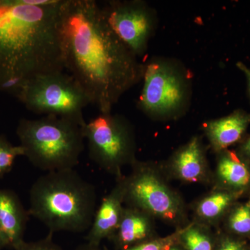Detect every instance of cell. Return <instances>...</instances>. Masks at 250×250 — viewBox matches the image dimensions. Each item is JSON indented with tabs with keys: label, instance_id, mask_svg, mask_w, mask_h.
Instances as JSON below:
<instances>
[{
	"label": "cell",
	"instance_id": "cell-1",
	"mask_svg": "<svg viewBox=\"0 0 250 250\" xmlns=\"http://www.w3.org/2000/svg\"><path fill=\"white\" fill-rule=\"evenodd\" d=\"M62 34L64 68L100 113H111L143 81L145 62L117 35L95 0H65Z\"/></svg>",
	"mask_w": 250,
	"mask_h": 250
},
{
	"label": "cell",
	"instance_id": "cell-2",
	"mask_svg": "<svg viewBox=\"0 0 250 250\" xmlns=\"http://www.w3.org/2000/svg\"><path fill=\"white\" fill-rule=\"evenodd\" d=\"M65 0H0V91L18 99L34 77L63 71Z\"/></svg>",
	"mask_w": 250,
	"mask_h": 250
},
{
	"label": "cell",
	"instance_id": "cell-3",
	"mask_svg": "<svg viewBox=\"0 0 250 250\" xmlns=\"http://www.w3.org/2000/svg\"><path fill=\"white\" fill-rule=\"evenodd\" d=\"M96 207L95 186L74 169L46 172L29 190V215L52 233L88 231Z\"/></svg>",
	"mask_w": 250,
	"mask_h": 250
},
{
	"label": "cell",
	"instance_id": "cell-4",
	"mask_svg": "<svg viewBox=\"0 0 250 250\" xmlns=\"http://www.w3.org/2000/svg\"><path fill=\"white\" fill-rule=\"evenodd\" d=\"M83 126L56 116L22 118L16 134L24 156L46 172L74 169L85 149Z\"/></svg>",
	"mask_w": 250,
	"mask_h": 250
},
{
	"label": "cell",
	"instance_id": "cell-5",
	"mask_svg": "<svg viewBox=\"0 0 250 250\" xmlns=\"http://www.w3.org/2000/svg\"><path fill=\"white\" fill-rule=\"evenodd\" d=\"M138 108L154 121L179 119L190 109L192 80L179 59L156 56L145 62Z\"/></svg>",
	"mask_w": 250,
	"mask_h": 250
},
{
	"label": "cell",
	"instance_id": "cell-6",
	"mask_svg": "<svg viewBox=\"0 0 250 250\" xmlns=\"http://www.w3.org/2000/svg\"><path fill=\"white\" fill-rule=\"evenodd\" d=\"M36 114L67 118L84 126L83 109L90 101L72 75L56 71L34 77L24 85L18 98Z\"/></svg>",
	"mask_w": 250,
	"mask_h": 250
},
{
	"label": "cell",
	"instance_id": "cell-7",
	"mask_svg": "<svg viewBox=\"0 0 250 250\" xmlns=\"http://www.w3.org/2000/svg\"><path fill=\"white\" fill-rule=\"evenodd\" d=\"M83 130L90 159L118 179L123 167L137 160L134 126L125 116L100 113Z\"/></svg>",
	"mask_w": 250,
	"mask_h": 250
},
{
	"label": "cell",
	"instance_id": "cell-8",
	"mask_svg": "<svg viewBox=\"0 0 250 250\" xmlns=\"http://www.w3.org/2000/svg\"><path fill=\"white\" fill-rule=\"evenodd\" d=\"M129 177L123 178L125 203L171 223L184 216L180 197L166 184L151 164L136 160Z\"/></svg>",
	"mask_w": 250,
	"mask_h": 250
},
{
	"label": "cell",
	"instance_id": "cell-9",
	"mask_svg": "<svg viewBox=\"0 0 250 250\" xmlns=\"http://www.w3.org/2000/svg\"><path fill=\"white\" fill-rule=\"evenodd\" d=\"M102 8L120 39L138 58L144 57L157 28L156 10L142 0L108 1Z\"/></svg>",
	"mask_w": 250,
	"mask_h": 250
},
{
	"label": "cell",
	"instance_id": "cell-10",
	"mask_svg": "<svg viewBox=\"0 0 250 250\" xmlns=\"http://www.w3.org/2000/svg\"><path fill=\"white\" fill-rule=\"evenodd\" d=\"M116 187L104 197L95 212L93 223L85 237L87 243L101 245L104 239H110L116 232L123 215L125 203L123 177L118 178Z\"/></svg>",
	"mask_w": 250,
	"mask_h": 250
},
{
	"label": "cell",
	"instance_id": "cell-11",
	"mask_svg": "<svg viewBox=\"0 0 250 250\" xmlns=\"http://www.w3.org/2000/svg\"><path fill=\"white\" fill-rule=\"evenodd\" d=\"M29 217L16 192L0 189V237L4 248L15 250L24 241Z\"/></svg>",
	"mask_w": 250,
	"mask_h": 250
},
{
	"label": "cell",
	"instance_id": "cell-12",
	"mask_svg": "<svg viewBox=\"0 0 250 250\" xmlns=\"http://www.w3.org/2000/svg\"><path fill=\"white\" fill-rule=\"evenodd\" d=\"M169 167L177 179L195 183L205 180L207 177L205 148L200 136L191 138L172 154Z\"/></svg>",
	"mask_w": 250,
	"mask_h": 250
},
{
	"label": "cell",
	"instance_id": "cell-13",
	"mask_svg": "<svg viewBox=\"0 0 250 250\" xmlns=\"http://www.w3.org/2000/svg\"><path fill=\"white\" fill-rule=\"evenodd\" d=\"M250 125V113L237 109L228 116L207 122L204 131L212 149L219 153L239 142Z\"/></svg>",
	"mask_w": 250,
	"mask_h": 250
},
{
	"label": "cell",
	"instance_id": "cell-14",
	"mask_svg": "<svg viewBox=\"0 0 250 250\" xmlns=\"http://www.w3.org/2000/svg\"><path fill=\"white\" fill-rule=\"evenodd\" d=\"M152 217L134 207H124L121 221L111 238L116 250H124L152 239Z\"/></svg>",
	"mask_w": 250,
	"mask_h": 250
},
{
	"label": "cell",
	"instance_id": "cell-15",
	"mask_svg": "<svg viewBox=\"0 0 250 250\" xmlns=\"http://www.w3.org/2000/svg\"><path fill=\"white\" fill-rule=\"evenodd\" d=\"M217 180L222 189L243 194L250 189V162L236 151L218 153Z\"/></svg>",
	"mask_w": 250,
	"mask_h": 250
},
{
	"label": "cell",
	"instance_id": "cell-16",
	"mask_svg": "<svg viewBox=\"0 0 250 250\" xmlns=\"http://www.w3.org/2000/svg\"><path fill=\"white\" fill-rule=\"evenodd\" d=\"M241 194L220 189L202 199L196 207V215L205 223H213L231 209Z\"/></svg>",
	"mask_w": 250,
	"mask_h": 250
},
{
	"label": "cell",
	"instance_id": "cell-17",
	"mask_svg": "<svg viewBox=\"0 0 250 250\" xmlns=\"http://www.w3.org/2000/svg\"><path fill=\"white\" fill-rule=\"evenodd\" d=\"M179 243L184 250H215L209 232L200 225H192L182 229Z\"/></svg>",
	"mask_w": 250,
	"mask_h": 250
},
{
	"label": "cell",
	"instance_id": "cell-18",
	"mask_svg": "<svg viewBox=\"0 0 250 250\" xmlns=\"http://www.w3.org/2000/svg\"><path fill=\"white\" fill-rule=\"evenodd\" d=\"M227 226L233 236L250 237V200L231 208Z\"/></svg>",
	"mask_w": 250,
	"mask_h": 250
},
{
	"label": "cell",
	"instance_id": "cell-19",
	"mask_svg": "<svg viewBox=\"0 0 250 250\" xmlns=\"http://www.w3.org/2000/svg\"><path fill=\"white\" fill-rule=\"evenodd\" d=\"M24 155L20 146H14L3 135H0V179L12 170L18 156Z\"/></svg>",
	"mask_w": 250,
	"mask_h": 250
},
{
	"label": "cell",
	"instance_id": "cell-20",
	"mask_svg": "<svg viewBox=\"0 0 250 250\" xmlns=\"http://www.w3.org/2000/svg\"><path fill=\"white\" fill-rule=\"evenodd\" d=\"M182 230L164 238H152L124 250H168L179 243Z\"/></svg>",
	"mask_w": 250,
	"mask_h": 250
},
{
	"label": "cell",
	"instance_id": "cell-21",
	"mask_svg": "<svg viewBox=\"0 0 250 250\" xmlns=\"http://www.w3.org/2000/svg\"><path fill=\"white\" fill-rule=\"evenodd\" d=\"M54 233L49 232L45 238L34 242L24 241L14 250H63L53 240Z\"/></svg>",
	"mask_w": 250,
	"mask_h": 250
},
{
	"label": "cell",
	"instance_id": "cell-22",
	"mask_svg": "<svg viewBox=\"0 0 250 250\" xmlns=\"http://www.w3.org/2000/svg\"><path fill=\"white\" fill-rule=\"evenodd\" d=\"M249 247L243 238L233 235H224L219 239L215 250H249Z\"/></svg>",
	"mask_w": 250,
	"mask_h": 250
},
{
	"label": "cell",
	"instance_id": "cell-23",
	"mask_svg": "<svg viewBox=\"0 0 250 250\" xmlns=\"http://www.w3.org/2000/svg\"><path fill=\"white\" fill-rule=\"evenodd\" d=\"M238 152L250 162V135L240 145Z\"/></svg>",
	"mask_w": 250,
	"mask_h": 250
},
{
	"label": "cell",
	"instance_id": "cell-24",
	"mask_svg": "<svg viewBox=\"0 0 250 250\" xmlns=\"http://www.w3.org/2000/svg\"><path fill=\"white\" fill-rule=\"evenodd\" d=\"M236 67L240 71L243 72V75L246 77L247 85H248V91L250 99V67L246 65L244 62H236Z\"/></svg>",
	"mask_w": 250,
	"mask_h": 250
},
{
	"label": "cell",
	"instance_id": "cell-25",
	"mask_svg": "<svg viewBox=\"0 0 250 250\" xmlns=\"http://www.w3.org/2000/svg\"><path fill=\"white\" fill-rule=\"evenodd\" d=\"M75 250H108L105 247L101 246V245H94L85 242L83 244L77 247Z\"/></svg>",
	"mask_w": 250,
	"mask_h": 250
},
{
	"label": "cell",
	"instance_id": "cell-26",
	"mask_svg": "<svg viewBox=\"0 0 250 250\" xmlns=\"http://www.w3.org/2000/svg\"><path fill=\"white\" fill-rule=\"evenodd\" d=\"M184 250V248H182V246H181L180 243H178V244L175 245L173 247L170 248V250Z\"/></svg>",
	"mask_w": 250,
	"mask_h": 250
},
{
	"label": "cell",
	"instance_id": "cell-27",
	"mask_svg": "<svg viewBox=\"0 0 250 250\" xmlns=\"http://www.w3.org/2000/svg\"><path fill=\"white\" fill-rule=\"evenodd\" d=\"M4 246H3L2 242H1V237H0V250L3 249Z\"/></svg>",
	"mask_w": 250,
	"mask_h": 250
},
{
	"label": "cell",
	"instance_id": "cell-28",
	"mask_svg": "<svg viewBox=\"0 0 250 250\" xmlns=\"http://www.w3.org/2000/svg\"><path fill=\"white\" fill-rule=\"evenodd\" d=\"M249 250H250V247H249Z\"/></svg>",
	"mask_w": 250,
	"mask_h": 250
}]
</instances>
